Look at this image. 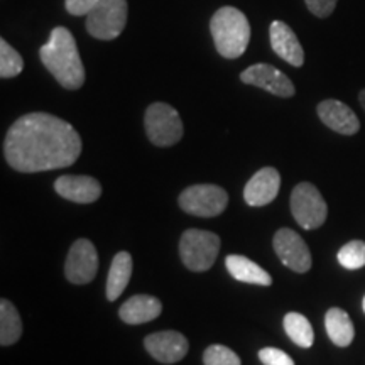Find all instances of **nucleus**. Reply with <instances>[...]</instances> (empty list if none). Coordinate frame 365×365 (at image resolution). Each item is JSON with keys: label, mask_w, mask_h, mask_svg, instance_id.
<instances>
[{"label": "nucleus", "mask_w": 365, "mask_h": 365, "mask_svg": "<svg viewBox=\"0 0 365 365\" xmlns=\"http://www.w3.org/2000/svg\"><path fill=\"white\" fill-rule=\"evenodd\" d=\"M81 153V137L66 120L46 112L26 113L11 125L4 156L12 170L41 173L68 168Z\"/></svg>", "instance_id": "1"}, {"label": "nucleus", "mask_w": 365, "mask_h": 365, "mask_svg": "<svg viewBox=\"0 0 365 365\" xmlns=\"http://www.w3.org/2000/svg\"><path fill=\"white\" fill-rule=\"evenodd\" d=\"M39 58L63 88L78 90L83 86L85 66L70 29L54 27L48 43L41 46Z\"/></svg>", "instance_id": "2"}, {"label": "nucleus", "mask_w": 365, "mask_h": 365, "mask_svg": "<svg viewBox=\"0 0 365 365\" xmlns=\"http://www.w3.org/2000/svg\"><path fill=\"white\" fill-rule=\"evenodd\" d=\"M210 33L220 56L240 58L250 43V24L247 16L235 7H222L210 21Z\"/></svg>", "instance_id": "3"}, {"label": "nucleus", "mask_w": 365, "mask_h": 365, "mask_svg": "<svg viewBox=\"0 0 365 365\" xmlns=\"http://www.w3.org/2000/svg\"><path fill=\"white\" fill-rule=\"evenodd\" d=\"M220 252V239L217 234L191 228L182 234L180 240V254L190 271L205 272L217 261Z\"/></svg>", "instance_id": "4"}, {"label": "nucleus", "mask_w": 365, "mask_h": 365, "mask_svg": "<svg viewBox=\"0 0 365 365\" xmlns=\"http://www.w3.org/2000/svg\"><path fill=\"white\" fill-rule=\"evenodd\" d=\"M144 127L149 140L158 148H170L180 143L185 132L176 108L163 102L149 105L145 110Z\"/></svg>", "instance_id": "5"}, {"label": "nucleus", "mask_w": 365, "mask_h": 365, "mask_svg": "<svg viewBox=\"0 0 365 365\" xmlns=\"http://www.w3.org/2000/svg\"><path fill=\"white\" fill-rule=\"evenodd\" d=\"M127 14V0H100L86 16V31L95 39H115L125 29Z\"/></svg>", "instance_id": "6"}, {"label": "nucleus", "mask_w": 365, "mask_h": 365, "mask_svg": "<svg viewBox=\"0 0 365 365\" xmlns=\"http://www.w3.org/2000/svg\"><path fill=\"white\" fill-rule=\"evenodd\" d=\"M291 213L299 227L314 230L325 223L328 207L317 186L312 182H299L291 193Z\"/></svg>", "instance_id": "7"}, {"label": "nucleus", "mask_w": 365, "mask_h": 365, "mask_svg": "<svg viewBox=\"0 0 365 365\" xmlns=\"http://www.w3.org/2000/svg\"><path fill=\"white\" fill-rule=\"evenodd\" d=\"M227 191L217 185H195L180 195V207L182 212L195 217L212 218L220 215L227 208Z\"/></svg>", "instance_id": "8"}, {"label": "nucleus", "mask_w": 365, "mask_h": 365, "mask_svg": "<svg viewBox=\"0 0 365 365\" xmlns=\"http://www.w3.org/2000/svg\"><path fill=\"white\" fill-rule=\"evenodd\" d=\"M98 272V254L93 242L78 239L68 252L65 274L73 284H88Z\"/></svg>", "instance_id": "9"}, {"label": "nucleus", "mask_w": 365, "mask_h": 365, "mask_svg": "<svg viewBox=\"0 0 365 365\" xmlns=\"http://www.w3.org/2000/svg\"><path fill=\"white\" fill-rule=\"evenodd\" d=\"M274 250L286 267L294 272H307L312 267V252L307 242L291 228H281L274 235Z\"/></svg>", "instance_id": "10"}, {"label": "nucleus", "mask_w": 365, "mask_h": 365, "mask_svg": "<svg viewBox=\"0 0 365 365\" xmlns=\"http://www.w3.org/2000/svg\"><path fill=\"white\" fill-rule=\"evenodd\" d=\"M240 81L245 85L257 86L269 91V93L276 95L281 98H289L294 95V85L281 70L276 66L266 65V63H259V65L249 66L247 70L240 73Z\"/></svg>", "instance_id": "11"}, {"label": "nucleus", "mask_w": 365, "mask_h": 365, "mask_svg": "<svg viewBox=\"0 0 365 365\" xmlns=\"http://www.w3.org/2000/svg\"><path fill=\"white\" fill-rule=\"evenodd\" d=\"M144 346L150 357L163 364H176L188 354V340L180 331H158L145 336Z\"/></svg>", "instance_id": "12"}, {"label": "nucleus", "mask_w": 365, "mask_h": 365, "mask_svg": "<svg viewBox=\"0 0 365 365\" xmlns=\"http://www.w3.org/2000/svg\"><path fill=\"white\" fill-rule=\"evenodd\" d=\"M54 190L59 196L73 203H93L102 196V185L91 176L65 175L54 182Z\"/></svg>", "instance_id": "13"}, {"label": "nucleus", "mask_w": 365, "mask_h": 365, "mask_svg": "<svg viewBox=\"0 0 365 365\" xmlns=\"http://www.w3.org/2000/svg\"><path fill=\"white\" fill-rule=\"evenodd\" d=\"M281 188V175L274 168H262L250 178L244 190L245 203L250 207H264L276 198Z\"/></svg>", "instance_id": "14"}, {"label": "nucleus", "mask_w": 365, "mask_h": 365, "mask_svg": "<svg viewBox=\"0 0 365 365\" xmlns=\"http://www.w3.org/2000/svg\"><path fill=\"white\" fill-rule=\"evenodd\" d=\"M319 120L328 129L339 132L341 135H354L360 129L359 117L349 105L339 100H323L317 108Z\"/></svg>", "instance_id": "15"}, {"label": "nucleus", "mask_w": 365, "mask_h": 365, "mask_svg": "<svg viewBox=\"0 0 365 365\" xmlns=\"http://www.w3.org/2000/svg\"><path fill=\"white\" fill-rule=\"evenodd\" d=\"M269 38H271V46L274 53L291 66H303L304 63V51L301 46L298 36L291 29L286 22L274 21L269 27Z\"/></svg>", "instance_id": "16"}, {"label": "nucleus", "mask_w": 365, "mask_h": 365, "mask_svg": "<svg viewBox=\"0 0 365 365\" xmlns=\"http://www.w3.org/2000/svg\"><path fill=\"white\" fill-rule=\"evenodd\" d=\"M163 312L161 301L149 294H137L127 299L118 309V317L129 325H140L156 319Z\"/></svg>", "instance_id": "17"}, {"label": "nucleus", "mask_w": 365, "mask_h": 365, "mask_svg": "<svg viewBox=\"0 0 365 365\" xmlns=\"http://www.w3.org/2000/svg\"><path fill=\"white\" fill-rule=\"evenodd\" d=\"M225 266L227 271L232 274V277H235V279L240 282H247V284L257 286L272 284L271 274L264 271L259 264L244 257V255H228L225 259Z\"/></svg>", "instance_id": "18"}, {"label": "nucleus", "mask_w": 365, "mask_h": 365, "mask_svg": "<svg viewBox=\"0 0 365 365\" xmlns=\"http://www.w3.org/2000/svg\"><path fill=\"white\" fill-rule=\"evenodd\" d=\"M132 276V255L125 250L118 252L115 257H113L110 271H108L107 277V299L115 301L118 296L125 291L127 284H129Z\"/></svg>", "instance_id": "19"}, {"label": "nucleus", "mask_w": 365, "mask_h": 365, "mask_svg": "<svg viewBox=\"0 0 365 365\" xmlns=\"http://www.w3.org/2000/svg\"><path fill=\"white\" fill-rule=\"evenodd\" d=\"M325 327L330 340L339 346H349L354 341L355 328L352 319L344 309L331 308L325 317Z\"/></svg>", "instance_id": "20"}, {"label": "nucleus", "mask_w": 365, "mask_h": 365, "mask_svg": "<svg viewBox=\"0 0 365 365\" xmlns=\"http://www.w3.org/2000/svg\"><path fill=\"white\" fill-rule=\"evenodd\" d=\"M22 335V319L11 301H0V344L14 345Z\"/></svg>", "instance_id": "21"}, {"label": "nucleus", "mask_w": 365, "mask_h": 365, "mask_svg": "<svg viewBox=\"0 0 365 365\" xmlns=\"http://www.w3.org/2000/svg\"><path fill=\"white\" fill-rule=\"evenodd\" d=\"M284 330L291 340L298 346L309 349L314 341V331L308 318L301 313H287L284 317Z\"/></svg>", "instance_id": "22"}, {"label": "nucleus", "mask_w": 365, "mask_h": 365, "mask_svg": "<svg viewBox=\"0 0 365 365\" xmlns=\"http://www.w3.org/2000/svg\"><path fill=\"white\" fill-rule=\"evenodd\" d=\"M22 70H24V61L21 54L6 39H0V76L4 80L14 78L21 75Z\"/></svg>", "instance_id": "23"}, {"label": "nucleus", "mask_w": 365, "mask_h": 365, "mask_svg": "<svg viewBox=\"0 0 365 365\" xmlns=\"http://www.w3.org/2000/svg\"><path fill=\"white\" fill-rule=\"evenodd\" d=\"M339 262L349 271H357L365 266V242L352 240L339 250Z\"/></svg>", "instance_id": "24"}, {"label": "nucleus", "mask_w": 365, "mask_h": 365, "mask_svg": "<svg viewBox=\"0 0 365 365\" xmlns=\"http://www.w3.org/2000/svg\"><path fill=\"white\" fill-rule=\"evenodd\" d=\"M205 365H240V359L234 350L225 345H210L203 354Z\"/></svg>", "instance_id": "25"}, {"label": "nucleus", "mask_w": 365, "mask_h": 365, "mask_svg": "<svg viewBox=\"0 0 365 365\" xmlns=\"http://www.w3.org/2000/svg\"><path fill=\"white\" fill-rule=\"evenodd\" d=\"M259 359L264 365H294L293 359L289 357L286 352H282L279 349H274V346H266L259 352Z\"/></svg>", "instance_id": "26"}, {"label": "nucleus", "mask_w": 365, "mask_h": 365, "mask_svg": "<svg viewBox=\"0 0 365 365\" xmlns=\"http://www.w3.org/2000/svg\"><path fill=\"white\" fill-rule=\"evenodd\" d=\"M304 2H307V7L313 16L319 17V19H325V17L335 11L339 0H304Z\"/></svg>", "instance_id": "27"}, {"label": "nucleus", "mask_w": 365, "mask_h": 365, "mask_svg": "<svg viewBox=\"0 0 365 365\" xmlns=\"http://www.w3.org/2000/svg\"><path fill=\"white\" fill-rule=\"evenodd\" d=\"M100 0H65V9L71 16H88Z\"/></svg>", "instance_id": "28"}, {"label": "nucleus", "mask_w": 365, "mask_h": 365, "mask_svg": "<svg viewBox=\"0 0 365 365\" xmlns=\"http://www.w3.org/2000/svg\"><path fill=\"white\" fill-rule=\"evenodd\" d=\"M359 100H360V103H362V107H364V110H365V90L360 91V95H359Z\"/></svg>", "instance_id": "29"}, {"label": "nucleus", "mask_w": 365, "mask_h": 365, "mask_svg": "<svg viewBox=\"0 0 365 365\" xmlns=\"http://www.w3.org/2000/svg\"><path fill=\"white\" fill-rule=\"evenodd\" d=\"M362 308H364V312H365V296H364V301H362Z\"/></svg>", "instance_id": "30"}]
</instances>
